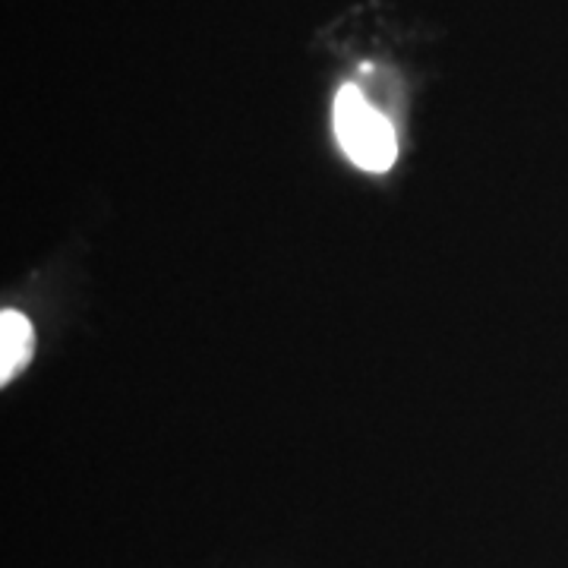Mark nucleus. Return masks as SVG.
Segmentation results:
<instances>
[{
	"mask_svg": "<svg viewBox=\"0 0 568 568\" xmlns=\"http://www.w3.org/2000/svg\"><path fill=\"white\" fill-rule=\"evenodd\" d=\"M335 133L345 155L364 171H388L398 159L395 126L366 102L357 85H345L335 99Z\"/></svg>",
	"mask_w": 568,
	"mask_h": 568,
	"instance_id": "obj_1",
	"label": "nucleus"
},
{
	"mask_svg": "<svg viewBox=\"0 0 568 568\" xmlns=\"http://www.w3.org/2000/svg\"><path fill=\"white\" fill-rule=\"evenodd\" d=\"M36 347L32 323L20 310H3L0 313V383H10L22 366L29 364Z\"/></svg>",
	"mask_w": 568,
	"mask_h": 568,
	"instance_id": "obj_2",
	"label": "nucleus"
}]
</instances>
